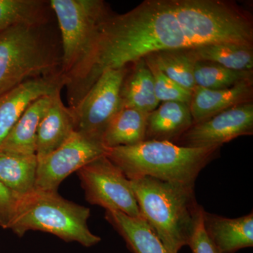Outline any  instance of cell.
Returning a JSON list of instances; mask_svg holds the SVG:
<instances>
[{"label":"cell","mask_w":253,"mask_h":253,"mask_svg":"<svg viewBox=\"0 0 253 253\" xmlns=\"http://www.w3.org/2000/svg\"><path fill=\"white\" fill-rule=\"evenodd\" d=\"M86 201L106 211L141 217L130 180L104 156L96 158L78 171Z\"/></svg>","instance_id":"52a82bcc"},{"label":"cell","mask_w":253,"mask_h":253,"mask_svg":"<svg viewBox=\"0 0 253 253\" xmlns=\"http://www.w3.org/2000/svg\"><path fill=\"white\" fill-rule=\"evenodd\" d=\"M220 148L193 149L168 141H144L107 149L106 156L129 180L151 176L194 186L200 172L217 157Z\"/></svg>","instance_id":"277c9868"},{"label":"cell","mask_w":253,"mask_h":253,"mask_svg":"<svg viewBox=\"0 0 253 253\" xmlns=\"http://www.w3.org/2000/svg\"><path fill=\"white\" fill-rule=\"evenodd\" d=\"M217 43L253 46L252 14L229 0H145L126 14L111 12L92 48L69 78L67 98L78 104L101 74L153 53Z\"/></svg>","instance_id":"6da1fadb"},{"label":"cell","mask_w":253,"mask_h":253,"mask_svg":"<svg viewBox=\"0 0 253 253\" xmlns=\"http://www.w3.org/2000/svg\"><path fill=\"white\" fill-rule=\"evenodd\" d=\"M203 218L208 236L221 253H235L253 247V212L231 219L204 211Z\"/></svg>","instance_id":"5bb4252c"},{"label":"cell","mask_w":253,"mask_h":253,"mask_svg":"<svg viewBox=\"0 0 253 253\" xmlns=\"http://www.w3.org/2000/svg\"><path fill=\"white\" fill-rule=\"evenodd\" d=\"M127 66L105 71L79 103L71 109L76 131L101 141L105 129L122 109L121 88Z\"/></svg>","instance_id":"ba28073f"},{"label":"cell","mask_w":253,"mask_h":253,"mask_svg":"<svg viewBox=\"0 0 253 253\" xmlns=\"http://www.w3.org/2000/svg\"><path fill=\"white\" fill-rule=\"evenodd\" d=\"M253 101V81H250L223 89H208L196 86L192 91L189 108L195 124L234 106Z\"/></svg>","instance_id":"7c38bea8"},{"label":"cell","mask_w":253,"mask_h":253,"mask_svg":"<svg viewBox=\"0 0 253 253\" xmlns=\"http://www.w3.org/2000/svg\"><path fill=\"white\" fill-rule=\"evenodd\" d=\"M67 81L61 72L29 80L0 96V146L33 101L61 91Z\"/></svg>","instance_id":"8fae6325"},{"label":"cell","mask_w":253,"mask_h":253,"mask_svg":"<svg viewBox=\"0 0 253 253\" xmlns=\"http://www.w3.org/2000/svg\"><path fill=\"white\" fill-rule=\"evenodd\" d=\"M101 141L76 131L64 144L38 161L36 189L57 191L67 176L106 154Z\"/></svg>","instance_id":"9c48e42d"},{"label":"cell","mask_w":253,"mask_h":253,"mask_svg":"<svg viewBox=\"0 0 253 253\" xmlns=\"http://www.w3.org/2000/svg\"><path fill=\"white\" fill-rule=\"evenodd\" d=\"M21 197L0 181V226L9 229Z\"/></svg>","instance_id":"484cf974"},{"label":"cell","mask_w":253,"mask_h":253,"mask_svg":"<svg viewBox=\"0 0 253 253\" xmlns=\"http://www.w3.org/2000/svg\"><path fill=\"white\" fill-rule=\"evenodd\" d=\"M149 115L139 110L122 108L105 129L101 143L106 149H111L143 142Z\"/></svg>","instance_id":"d6986e66"},{"label":"cell","mask_w":253,"mask_h":253,"mask_svg":"<svg viewBox=\"0 0 253 253\" xmlns=\"http://www.w3.org/2000/svg\"><path fill=\"white\" fill-rule=\"evenodd\" d=\"M141 217L169 253L189 246L204 208L194 186L143 176L130 180Z\"/></svg>","instance_id":"7a4b0ae2"},{"label":"cell","mask_w":253,"mask_h":253,"mask_svg":"<svg viewBox=\"0 0 253 253\" xmlns=\"http://www.w3.org/2000/svg\"><path fill=\"white\" fill-rule=\"evenodd\" d=\"M253 134V102H251L234 106L193 124L174 144L193 149L221 147L239 136Z\"/></svg>","instance_id":"30bf717a"},{"label":"cell","mask_w":253,"mask_h":253,"mask_svg":"<svg viewBox=\"0 0 253 253\" xmlns=\"http://www.w3.org/2000/svg\"><path fill=\"white\" fill-rule=\"evenodd\" d=\"M49 4L61 37V71L68 80L89 54L100 26L112 11L103 0H50Z\"/></svg>","instance_id":"8992f818"},{"label":"cell","mask_w":253,"mask_h":253,"mask_svg":"<svg viewBox=\"0 0 253 253\" xmlns=\"http://www.w3.org/2000/svg\"><path fill=\"white\" fill-rule=\"evenodd\" d=\"M38 165L36 155L0 151V181L23 197L36 189Z\"/></svg>","instance_id":"ffe728a7"},{"label":"cell","mask_w":253,"mask_h":253,"mask_svg":"<svg viewBox=\"0 0 253 253\" xmlns=\"http://www.w3.org/2000/svg\"><path fill=\"white\" fill-rule=\"evenodd\" d=\"M54 21L0 33V96L24 82L62 72V47Z\"/></svg>","instance_id":"3957f363"},{"label":"cell","mask_w":253,"mask_h":253,"mask_svg":"<svg viewBox=\"0 0 253 253\" xmlns=\"http://www.w3.org/2000/svg\"><path fill=\"white\" fill-rule=\"evenodd\" d=\"M145 57H149L161 72L179 85L191 91L196 87L194 69L197 61L190 49L158 51Z\"/></svg>","instance_id":"603a6c76"},{"label":"cell","mask_w":253,"mask_h":253,"mask_svg":"<svg viewBox=\"0 0 253 253\" xmlns=\"http://www.w3.org/2000/svg\"><path fill=\"white\" fill-rule=\"evenodd\" d=\"M122 108H130L150 113L160 102L155 92L152 74L144 59L129 65L122 88Z\"/></svg>","instance_id":"e0dca14e"},{"label":"cell","mask_w":253,"mask_h":253,"mask_svg":"<svg viewBox=\"0 0 253 253\" xmlns=\"http://www.w3.org/2000/svg\"><path fill=\"white\" fill-rule=\"evenodd\" d=\"M196 61L215 63L238 71H253V46L217 43L190 49Z\"/></svg>","instance_id":"7402d4cb"},{"label":"cell","mask_w":253,"mask_h":253,"mask_svg":"<svg viewBox=\"0 0 253 253\" xmlns=\"http://www.w3.org/2000/svg\"><path fill=\"white\" fill-rule=\"evenodd\" d=\"M105 218L118 231L132 253H169L143 217L106 211Z\"/></svg>","instance_id":"ac0fdd59"},{"label":"cell","mask_w":253,"mask_h":253,"mask_svg":"<svg viewBox=\"0 0 253 253\" xmlns=\"http://www.w3.org/2000/svg\"><path fill=\"white\" fill-rule=\"evenodd\" d=\"M89 208L63 199L58 191L35 189L20 199L9 229L20 237L28 231H40L91 247L101 239L89 230Z\"/></svg>","instance_id":"5b68a950"},{"label":"cell","mask_w":253,"mask_h":253,"mask_svg":"<svg viewBox=\"0 0 253 253\" xmlns=\"http://www.w3.org/2000/svg\"><path fill=\"white\" fill-rule=\"evenodd\" d=\"M154 78L155 92L159 102H179L189 105L192 91L176 84L161 72L149 57L143 58Z\"/></svg>","instance_id":"d4e9b609"},{"label":"cell","mask_w":253,"mask_h":253,"mask_svg":"<svg viewBox=\"0 0 253 253\" xmlns=\"http://www.w3.org/2000/svg\"><path fill=\"white\" fill-rule=\"evenodd\" d=\"M76 131L73 111L63 104L61 92L57 93L37 131L36 155L38 161L57 149Z\"/></svg>","instance_id":"4fadbf2b"},{"label":"cell","mask_w":253,"mask_h":253,"mask_svg":"<svg viewBox=\"0 0 253 253\" xmlns=\"http://www.w3.org/2000/svg\"><path fill=\"white\" fill-rule=\"evenodd\" d=\"M59 92L45 95L33 101L10 131L0 146V151L18 154L36 155L38 126L52 104L55 95Z\"/></svg>","instance_id":"9a60e30c"},{"label":"cell","mask_w":253,"mask_h":253,"mask_svg":"<svg viewBox=\"0 0 253 253\" xmlns=\"http://www.w3.org/2000/svg\"><path fill=\"white\" fill-rule=\"evenodd\" d=\"M196 86L208 89H223L253 81V71H238L210 62L197 61L195 66Z\"/></svg>","instance_id":"cb8c5ba5"},{"label":"cell","mask_w":253,"mask_h":253,"mask_svg":"<svg viewBox=\"0 0 253 253\" xmlns=\"http://www.w3.org/2000/svg\"><path fill=\"white\" fill-rule=\"evenodd\" d=\"M203 211L193 235L190 240L189 246L193 253H221L206 233L204 225Z\"/></svg>","instance_id":"4316f807"},{"label":"cell","mask_w":253,"mask_h":253,"mask_svg":"<svg viewBox=\"0 0 253 253\" xmlns=\"http://www.w3.org/2000/svg\"><path fill=\"white\" fill-rule=\"evenodd\" d=\"M194 124L189 105L164 102L149 113L145 141L174 143Z\"/></svg>","instance_id":"2e32d148"},{"label":"cell","mask_w":253,"mask_h":253,"mask_svg":"<svg viewBox=\"0 0 253 253\" xmlns=\"http://www.w3.org/2000/svg\"><path fill=\"white\" fill-rule=\"evenodd\" d=\"M46 0H0V33L16 26H36L54 21Z\"/></svg>","instance_id":"44dd1931"}]
</instances>
